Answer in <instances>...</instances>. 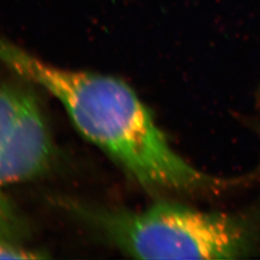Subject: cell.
Here are the masks:
<instances>
[{
    "label": "cell",
    "instance_id": "6da1fadb",
    "mask_svg": "<svg viewBox=\"0 0 260 260\" xmlns=\"http://www.w3.org/2000/svg\"><path fill=\"white\" fill-rule=\"evenodd\" d=\"M0 60L51 93L76 129L141 185L173 192L223 185L172 148L147 106L120 79L47 64L4 40Z\"/></svg>",
    "mask_w": 260,
    "mask_h": 260
},
{
    "label": "cell",
    "instance_id": "7a4b0ae2",
    "mask_svg": "<svg viewBox=\"0 0 260 260\" xmlns=\"http://www.w3.org/2000/svg\"><path fill=\"white\" fill-rule=\"evenodd\" d=\"M88 214L112 244L135 258L233 259L253 245L251 228L241 219L174 203Z\"/></svg>",
    "mask_w": 260,
    "mask_h": 260
},
{
    "label": "cell",
    "instance_id": "3957f363",
    "mask_svg": "<svg viewBox=\"0 0 260 260\" xmlns=\"http://www.w3.org/2000/svg\"><path fill=\"white\" fill-rule=\"evenodd\" d=\"M52 142L36 100L22 93L16 117L0 150V187L27 180L48 165Z\"/></svg>",
    "mask_w": 260,
    "mask_h": 260
}]
</instances>
